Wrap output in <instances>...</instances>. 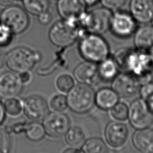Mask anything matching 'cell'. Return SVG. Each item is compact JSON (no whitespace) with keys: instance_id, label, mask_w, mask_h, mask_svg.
Instances as JSON below:
<instances>
[{"instance_id":"1","label":"cell","mask_w":153,"mask_h":153,"mask_svg":"<svg viewBox=\"0 0 153 153\" xmlns=\"http://www.w3.org/2000/svg\"><path fill=\"white\" fill-rule=\"evenodd\" d=\"M112 57L118 69L135 75L140 85L153 81V63L147 51L122 47Z\"/></svg>"},{"instance_id":"2","label":"cell","mask_w":153,"mask_h":153,"mask_svg":"<svg viewBox=\"0 0 153 153\" xmlns=\"http://www.w3.org/2000/svg\"><path fill=\"white\" fill-rule=\"evenodd\" d=\"M87 33L80 26L78 19H62L51 26L48 32V38L54 45L65 48L72 45Z\"/></svg>"},{"instance_id":"3","label":"cell","mask_w":153,"mask_h":153,"mask_svg":"<svg viewBox=\"0 0 153 153\" xmlns=\"http://www.w3.org/2000/svg\"><path fill=\"white\" fill-rule=\"evenodd\" d=\"M78 51L86 61L99 63L109 56L110 48L101 35L87 33L79 39Z\"/></svg>"},{"instance_id":"4","label":"cell","mask_w":153,"mask_h":153,"mask_svg":"<svg viewBox=\"0 0 153 153\" xmlns=\"http://www.w3.org/2000/svg\"><path fill=\"white\" fill-rule=\"evenodd\" d=\"M41 58L39 52L27 47L19 46L6 54L5 65L10 71L20 74L33 69Z\"/></svg>"},{"instance_id":"5","label":"cell","mask_w":153,"mask_h":153,"mask_svg":"<svg viewBox=\"0 0 153 153\" xmlns=\"http://www.w3.org/2000/svg\"><path fill=\"white\" fill-rule=\"evenodd\" d=\"M112 12L102 7L85 10L78 18L80 26L87 33L102 35L109 30Z\"/></svg>"},{"instance_id":"6","label":"cell","mask_w":153,"mask_h":153,"mask_svg":"<svg viewBox=\"0 0 153 153\" xmlns=\"http://www.w3.org/2000/svg\"><path fill=\"white\" fill-rule=\"evenodd\" d=\"M68 108L76 114H84L93 107L95 92L91 85L79 83L68 93L66 96Z\"/></svg>"},{"instance_id":"7","label":"cell","mask_w":153,"mask_h":153,"mask_svg":"<svg viewBox=\"0 0 153 153\" xmlns=\"http://www.w3.org/2000/svg\"><path fill=\"white\" fill-rule=\"evenodd\" d=\"M0 22L7 26L14 35H18L27 29L30 19L28 13L24 8L13 4L2 10L0 13Z\"/></svg>"},{"instance_id":"8","label":"cell","mask_w":153,"mask_h":153,"mask_svg":"<svg viewBox=\"0 0 153 153\" xmlns=\"http://www.w3.org/2000/svg\"><path fill=\"white\" fill-rule=\"evenodd\" d=\"M137 23L129 12L121 10L112 12L109 30L120 38H127L133 35Z\"/></svg>"},{"instance_id":"9","label":"cell","mask_w":153,"mask_h":153,"mask_svg":"<svg viewBox=\"0 0 153 153\" xmlns=\"http://www.w3.org/2000/svg\"><path fill=\"white\" fill-rule=\"evenodd\" d=\"M128 119L131 126L137 130L148 128L153 124V112L149 109L146 100L140 97L131 103Z\"/></svg>"},{"instance_id":"10","label":"cell","mask_w":153,"mask_h":153,"mask_svg":"<svg viewBox=\"0 0 153 153\" xmlns=\"http://www.w3.org/2000/svg\"><path fill=\"white\" fill-rule=\"evenodd\" d=\"M42 122L45 134L53 138L65 136L71 127L70 119L63 112H49Z\"/></svg>"},{"instance_id":"11","label":"cell","mask_w":153,"mask_h":153,"mask_svg":"<svg viewBox=\"0 0 153 153\" xmlns=\"http://www.w3.org/2000/svg\"><path fill=\"white\" fill-rule=\"evenodd\" d=\"M23 112L30 120L41 122L48 114L49 106L43 97L32 94L23 101Z\"/></svg>"},{"instance_id":"12","label":"cell","mask_w":153,"mask_h":153,"mask_svg":"<svg viewBox=\"0 0 153 153\" xmlns=\"http://www.w3.org/2000/svg\"><path fill=\"white\" fill-rule=\"evenodd\" d=\"M112 81V88L119 97L124 98L134 96L140 85L137 78L127 72L118 73Z\"/></svg>"},{"instance_id":"13","label":"cell","mask_w":153,"mask_h":153,"mask_svg":"<svg viewBox=\"0 0 153 153\" xmlns=\"http://www.w3.org/2000/svg\"><path fill=\"white\" fill-rule=\"evenodd\" d=\"M23 83L17 72L5 71L0 75V97L7 99L17 97L22 91Z\"/></svg>"},{"instance_id":"14","label":"cell","mask_w":153,"mask_h":153,"mask_svg":"<svg viewBox=\"0 0 153 153\" xmlns=\"http://www.w3.org/2000/svg\"><path fill=\"white\" fill-rule=\"evenodd\" d=\"M105 137L108 144L115 148H121L127 142L129 131L127 126L118 121H112L108 123L105 131Z\"/></svg>"},{"instance_id":"15","label":"cell","mask_w":153,"mask_h":153,"mask_svg":"<svg viewBox=\"0 0 153 153\" xmlns=\"http://www.w3.org/2000/svg\"><path fill=\"white\" fill-rule=\"evenodd\" d=\"M129 13L137 23H149L153 18V0H130Z\"/></svg>"},{"instance_id":"16","label":"cell","mask_w":153,"mask_h":153,"mask_svg":"<svg viewBox=\"0 0 153 153\" xmlns=\"http://www.w3.org/2000/svg\"><path fill=\"white\" fill-rule=\"evenodd\" d=\"M81 0H57L56 9L59 15L64 20L77 19L85 10Z\"/></svg>"},{"instance_id":"17","label":"cell","mask_w":153,"mask_h":153,"mask_svg":"<svg viewBox=\"0 0 153 153\" xmlns=\"http://www.w3.org/2000/svg\"><path fill=\"white\" fill-rule=\"evenodd\" d=\"M74 76L79 83L94 84L99 79L96 63L86 60L80 63L74 70Z\"/></svg>"},{"instance_id":"18","label":"cell","mask_w":153,"mask_h":153,"mask_svg":"<svg viewBox=\"0 0 153 153\" xmlns=\"http://www.w3.org/2000/svg\"><path fill=\"white\" fill-rule=\"evenodd\" d=\"M133 35L136 48L148 51L153 47V26L151 24H142L137 27Z\"/></svg>"},{"instance_id":"19","label":"cell","mask_w":153,"mask_h":153,"mask_svg":"<svg viewBox=\"0 0 153 153\" xmlns=\"http://www.w3.org/2000/svg\"><path fill=\"white\" fill-rule=\"evenodd\" d=\"M132 142L142 153L153 152V129L148 127L137 130L133 135Z\"/></svg>"},{"instance_id":"20","label":"cell","mask_w":153,"mask_h":153,"mask_svg":"<svg viewBox=\"0 0 153 153\" xmlns=\"http://www.w3.org/2000/svg\"><path fill=\"white\" fill-rule=\"evenodd\" d=\"M119 96L111 88L103 87L95 93V105L100 109H111L118 102Z\"/></svg>"},{"instance_id":"21","label":"cell","mask_w":153,"mask_h":153,"mask_svg":"<svg viewBox=\"0 0 153 153\" xmlns=\"http://www.w3.org/2000/svg\"><path fill=\"white\" fill-rule=\"evenodd\" d=\"M118 67L113 57L109 56L99 63L97 71L99 79L103 81H111L118 74Z\"/></svg>"},{"instance_id":"22","label":"cell","mask_w":153,"mask_h":153,"mask_svg":"<svg viewBox=\"0 0 153 153\" xmlns=\"http://www.w3.org/2000/svg\"><path fill=\"white\" fill-rule=\"evenodd\" d=\"M23 133L26 137L33 142L41 140L45 135V130L42 123L39 121H25L23 128Z\"/></svg>"},{"instance_id":"23","label":"cell","mask_w":153,"mask_h":153,"mask_svg":"<svg viewBox=\"0 0 153 153\" xmlns=\"http://www.w3.org/2000/svg\"><path fill=\"white\" fill-rule=\"evenodd\" d=\"M65 139L71 147L81 148L85 141V134L83 130L78 126L70 127L65 134Z\"/></svg>"},{"instance_id":"24","label":"cell","mask_w":153,"mask_h":153,"mask_svg":"<svg viewBox=\"0 0 153 153\" xmlns=\"http://www.w3.org/2000/svg\"><path fill=\"white\" fill-rule=\"evenodd\" d=\"M81 149L84 153H108L106 145L99 137H91L85 140Z\"/></svg>"},{"instance_id":"25","label":"cell","mask_w":153,"mask_h":153,"mask_svg":"<svg viewBox=\"0 0 153 153\" xmlns=\"http://www.w3.org/2000/svg\"><path fill=\"white\" fill-rule=\"evenodd\" d=\"M23 8L28 13L34 16L48 10L49 0H22Z\"/></svg>"},{"instance_id":"26","label":"cell","mask_w":153,"mask_h":153,"mask_svg":"<svg viewBox=\"0 0 153 153\" xmlns=\"http://www.w3.org/2000/svg\"><path fill=\"white\" fill-rule=\"evenodd\" d=\"M4 105L6 113L11 116H17L23 111V101L17 97L5 99Z\"/></svg>"},{"instance_id":"27","label":"cell","mask_w":153,"mask_h":153,"mask_svg":"<svg viewBox=\"0 0 153 153\" xmlns=\"http://www.w3.org/2000/svg\"><path fill=\"white\" fill-rule=\"evenodd\" d=\"M56 84L59 91L68 93L75 85V81L71 75L63 74L57 77Z\"/></svg>"},{"instance_id":"28","label":"cell","mask_w":153,"mask_h":153,"mask_svg":"<svg viewBox=\"0 0 153 153\" xmlns=\"http://www.w3.org/2000/svg\"><path fill=\"white\" fill-rule=\"evenodd\" d=\"M110 110L112 117L115 120L123 121L128 119V107L126 103L118 102Z\"/></svg>"},{"instance_id":"29","label":"cell","mask_w":153,"mask_h":153,"mask_svg":"<svg viewBox=\"0 0 153 153\" xmlns=\"http://www.w3.org/2000/svg\"><path fill=\"white\" fill-rule=\"evenodd\" d=\"M11 138L7 128L0 126V153H11Z\"/></svg>"},{"instance_id":"30","label":"cell","mask_w":153,"mask_h":153,"mask_svg":"<svg viewBox=\"0 0 153 153\" xmlns=\"http://www.w3.org/2000/svg\"><path fill=\"white\" fill-rule=\"evenodd\" d=\"M50 106L54 112H63L68 108L66 96L62 94H57L51 99Z\"/></svg>"},{"instance_id":"31","label":"cell","mask_w":153,"mask_h":153,"mask_svg":"<svg viewBox=\"0 0 153 153\" xmlns=\"http://www.w3.org/2000/svg\"><path fill=\"white\" fill-rule=\"evenodd\" d=\"M13 33L5 25L0 22V47L8 45L13 40Z\"/></svg>"},{"instance_id":"32","label":"cell","mask_w":153,"mask_h":153,"mask_svg":"<svg viewBox=\"0 0 153 153\" xmlns=\"http://www.w3.org/2000/svg\"><path fill=\"white\" fill-rule=\"evenodd\" d=\"M127 0H100L102 6L112 12L120 10L124 5Z\"/></svg>"},{"instance_id":"33","label":"cell","mask_w":153,"mask_h":153,"mask_svg":"<svg viewBox=\"0 0 153 153\" xmlns=\"http://www.w3.org/2000/svg\"><path fill=\"white\" fill-rule=\"evenodd\" d=\"M139 90L140 97L145 100H147L153 95V82L141 85Z\"/></svg>"},{"instance_id":"34","label":"cell","mask_w":153,"mask_h":153,"mask_svg":"<svg viewBox=\"0 0 153 153\" xmlns=\"http://www.w3.org/2000/svg\"><path fill=\"white\" fill-rule=\"evenodd\" d=\"M37 16L39 22L43 25H48L53 19L52 14L50 12L48 11V10L39 14Z\"/></svg>"},{"instance_id":"35","label":"cell","mask_w":153,"mask_h":153,"mask_svg":"<svg viewBox=\"0 0 153 153\" xmlns=\"http://www.w3.org/2000/svg\"><path fill=\"white\" fill-rule=\"evenodd\" d=\"M20 78L23 84L29 82L31 78V75L29 72H24L19 74Z\"/></svg>"},{"instance_id":"36","label":"cell","mask_w":153,"mask_h":153,"mask_svg":"<svg viewBox=\"0 0 153 153\" xmlns=\"http://www.w3.org/2000/svg\"><path fill=\"white\" fill-rule=\"evenodd\" d=\"M6 111L5 110L4 103L0 100V126L3 123L5 119Z\"/></svg>"},{"instance_id":"37","label":"cell","mask_w":153,"mask_h":153,"mask_svg":"<svg viewBox=\"0 0 153 153\" xmlns=\"http://www.w3.org/2000/svg\"><path fill=\"white\" fill-rule=\"evenodd\" d=\"M63 153H84L81 149L78 148H74L71 147L65 149Z\"/></svg>"},{"instance_id":"38","label":"cell","mask_w":153,"mask_h":153,"mask_svg":"<svg viewBox=\"0 0 153 153\" xmlns=\"http://www.w3.org/2000/svg\"><path fill=\"white\" fill-rule=\"evenodd\" d=\"M6 63V54L0 50V69Z\"/></svg>"},{"instance_id":"39","label":"cell","mask_w":153,"mask_h":153,"mask_svg":"<svg viewBox=\"0 0 153 153\" xmlns=\"http://www.w3.org/2000/svg\"><path fill=\"white\" fill-rule=\"evenodd\" d=\"M81 1L85 5L86 7L93 6L100 1V0H81Z\"/></svg>"},{"instance_id":"40","label":"cell","mask_w":153,"mask_h":153,"mask_svg":"<svg viewBox=\"0 0 153 153\" xmlns=\"http://www.w3.org/2000/svg\"><path fill=\"white\" fill-rule=\"evenodd\" d=\"M15 0H0V5L4 7H8L13 4Z\"/></svg>"},{"instance_id":"41","label":"cell","mask_w":153,"mask_h":153,"mask_svg":"<svg viewBox=\"0 0 153 153\" xmlns=\"http://www.w3.org/2000/svg\"><path fill=\"white\" fill-rule=\"evenodd\" d=\"M146 102L149 109L153 112V95L146 100Z\"/></svg>"},{"instance_id":"42","label":"cell","mask_w":153,"mask_h":153,"mask_svg":"<svg viewBox=\"0 0 153 153\" xmlns=\"http://www.w3.org/2000/svg\"><path fill=\"white\" fill-rule=\"evenodd\" d=\"M148 53L149 54V56L153 63V47H152L151 48H150L148 51Z\"/></svg>"},{"instance_id":"43","label":"cell","mask_w":153,"mask_h":153,"mask_svg":"<svg viewBox=\"0 0 153 153\" xmlns=\"http://www.w3.org/2000/svg\"><path fill=\"white\" fill-rule=\"evenodd\" d=\"M150 23H151V25L153 26V18H152V19L151 20V22H150Z\"/></svg>"},{"instance_id":"44","label":"cell","mask_w":153,"mask_h":153,"mask_svg":"<svg viewBox=\"0 0 153 153\" xmlns=\"http://www.w3.org/2000/svg\"><path fill=\"white\" fill-rule=\"evenodd\" d=\"M150 153H153V152H150Z\"/></svg>"}]
</instances>
